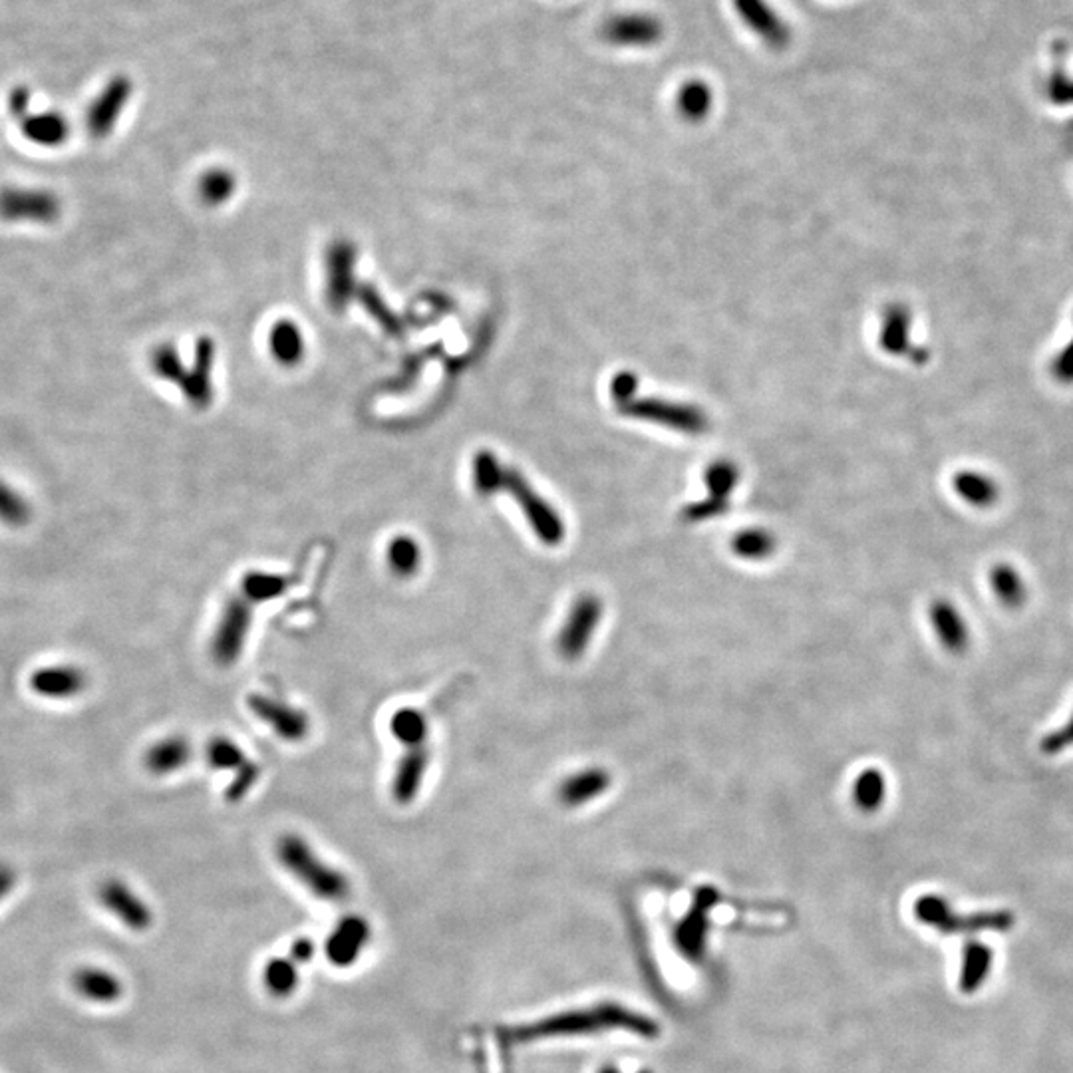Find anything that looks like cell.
Here are the masks:
<instances>
[{"label":"cell","instance_id":"1","mask_svg":"<svg viewBox=\"0 0 1073 1073\" xmlns=\"http://www.w3.org/2000/svg\"><path fill=\"white\" fill-rule=\"evenodd\" d=\"M473 485L481 495L507 491L521 507L535 537L557 547L565 539V523L557 509L543 499L533 485L513 467H505L491 452H479L473 460Z\"/></svg>","mask_w":1073,"mask_h":1073},{"label":"cell","instance_id":"2","mask_svg":"<svg viewBox=\"0 0 1073 1073\" xmlns=\"http://www.w3.org/2000/svg\"><path fill=\"white\" fill-rule=\"evenodd\" d=\"M277 857L291 875H295L308 891L322 901L338 903L348 897V879L340 871L322 863L312 847H308L307 841L299 835L281 837L277 843Z\"/></svg>","mask_w":1073,"mask_h":1073},{"label":"cell","instance_id":"3","mask_svg":"<svg viewBox=\"0 0 1073 1073\" xmlns=\"http://www.w3.org/2000/svg\"><path fill=\"white\" fill-rule=\"evenodd\" d=\"M616 408L630 418L662 424L666 428L686 432V434H702L708 428V418L702 410L688 406V404H676L660 398H638L632 396Z\"/></svg>","mask_w":1073,"mask_h":1073},{"label":"cell","instance_id":"4","mask_svg":"<svg viewBox=\"0 0 1073 1073\" xmlns=\"http://www.w3.org/2000/svg\"><path fill=\"white\" fill-rule=\"evenodd\" d=\"M251 622V603L243 595H235L225 603L211 640V656L219 666H233L239 660L251 630Z\"/></svg>","mask_w":1073,"mask_h":1073},{"label":"cell","instance_id":"5","mask_svg":"<svg viewBox=\"0 0 1073 1073\" xmlns=\"http://www.w3.org/2000/svg\"><path fill=\"white\" fill-rule=\"evenodd\" d=\"M603 613H605V607H603V601L597 597V595H581L571 613L567 616L561 632H559V638H557V648H559V654L565 658V660H577L581 658L587 648H589V642L597 630V626L601 624L603 620Z\"/></svg>","mask_w":1073,"mask_h":1073},{"label":"cell","instance_id":"6","mask_svg":"<svg viewBox=\"0 0 1073 1073\" xmlns=\"http://www.w3.org/2000/svg\"><path fill=\"white\" fill-rule=\"evenodd\" d=\"M917 917L926 924H932L936 928H940L942 932H972V930H982V928H998V930H1004L1008 926H1012L1014 917L1012 913H978V915H966V917H960L956 913H952L950 905L946 901H942L940 897L936 895H926L922 897L917 907Z\"/></svg>","mask_w":1073,"mask_h":1073},{"label":"cell","instance_id":"7","mask_svg":"<svg viewBox=\"0 0 1073 1073\" xmlns=\"http://www.w3.org/2000/svg\"><path fill=\"white\" fill-rule=\"evenodd\" d=\"M601 34L618 48H650L664 36V24L650 12H620L605 20Z\"/></svg>","mask_w":1073,"mask_h":1073},{"label":"cell","instance_id":"8","mask_svg":"<svg viewBox=\"0 0 1073 1073\" xmlns=\"http://www.w3.org/2000/svg\"><path fill=\"white\" fill-rule=\"evenodd\" d=\"M249 708L263 724H267L285 742L297 744V742H303L308 736V730H310L308 716L297 706H291L283 700L269 698V696H251Z\"/></svg>","mask_w":1073,"mask_h":1073},{"label":"cell","instance_id":"9","mask_svg":"<svg viewBox=\"0 0 1073 1073\" xmlns=\"http://www.w3.org/2000/svg\"><path fill=\"white\" fill-rule=\"evenodd\" d=\"M742 22L773 50H781L791 42V26L767 0H732Z\"/></svg>","mask_w":1073,"mask_h":1073},{"label":"cell","instance_id":"10","mask_svg":"<svg viewBox=\"0 0 1073 1073\" xmlns=\"http://www.w3.org/2000/svg\"><path fill=\"white\" fill-rule=\"evenodd\" d=\"M34 694L48 700H70L80 696L88 686V676L74 664H54L38 668L28 680Z\"/></svg>","mask_w":1073,"mask_h":1073},{"label":"cell","instance_id":"11","mask_svg":"<svg viewBox=\"0 0 1073 1073\" xmlns=\"http://www.w3.org/2000/svg\"><path fill=\"white\" fill-rule=\"evenodd\" d=\"M98 899L116 919L122 920L134 930H144L152 922V913L146 903L124 881L108 879L106 883H102Z\"/></svg>","mask_w":1073,"mask_h":1073},{"label":"cell","instance_id":"12","mask_svg":"<svg viewBox=\"0 0 1073 1073\" xmlns=\"http://www.w3.org/2000/svg\"><path fill=\"white\" fill-rule=\"evenodd\" d=\"M354 259L356 249L354 245L346 241H338L330 245L326 255V269H328V287H326V299L330 307L344 308L354 293Z\"/></svg>","mask_w":1073,"mask_h":1073},{"label":"cell","instance_id":"13","mask_svg":"<svg viewBox=\"0 0 1073 1073\" xmlns=\"http://www.w3.org/2000/svg\"><path fill=\"white\" fill-rule=\"evenodd\" d=\"M611 773L605 767H587L565 781L557 789V797L565 807H581L601 797L611 787Z\"/></svg>","mask_w":1073,"mask_h":1073},{"label":"cell","instance_id":"14","mask_svg":"<svg viewBox=\"0 0 1073 1073\" xmlns=\"http://www.w3.org/2000/svg\"><path fill=\"white\" fill-rule=\"evenodd\" d=\"M428 766H430V750L426 748V744L408 750V754L398 764L394 783H392V795L398 803L408 805L420 793Z\"/></svg>","mask_w":1073,"mask_h":1073},{"label":"cell","instance_id":"15","mask_svg":"<svg viewBox=\"0 0 1073 1073\" xmlns=\"http://www.w3.org/2000/svg\"><path fill=\"white\" fill-rule=\"evenodd\" d=\"M213 356H215V344L209 338H201L195 348V366L191 372H187L181 388L185 396L195 404L205 408L213 398L211 388V368H213Z\"/></svg>","mask_w":1073,"mask_h":1073},{"label":"cell","instance_id":"16","mask_svg":"<svg viewBox=\"0 0 1073 1073\" xmlns=\"http://www.w3.org/2000/svg\"><path fill=\"white\" fill-rule=\"evenodd\" d=\"M930 620L934 624V630L942 642V646L954 654H960L966 650L970 632L966 626V620L962 614L956 611V607L948 601H934L930 607Z\"/></svg>","mask_w":1073,"mask_h":1073},{"label":"cell","instance_id":"17","mask_svg":"<svg viewBox=\"0 0 1073 1073\" xmlns=\"http://www.w3.org/2000/svg\"><path fill=\"white\" fill-rule=\"evenodd\" d=\"M76 992L90 1002L110 1004L122 996V982L102 968H80L74 974Z\"/></svg>","mask_w":1073,"mask_h":1073},{"label":"cell","instance_id":"18","mask_svg":"<svg viewBox=\"0 0 1073 1073\" xmlns=\"http://www.w3.org/2000/svg\"><path fill=\"white\" fill-rule=\"evenodd\" d=\"M191 760V744L181 736H169L154 744L146 756L144 766L154 775H169L187 766Z\"/></svg>","mask_w":1073,"mask_h":1073},{"label":"cell","instance_id":"19","mask_svg":"<svg viewBox=\"0 0 1073 1073\" xmlns=\"http://www.w3.org/2000/svg\"><path fill=\"white\" fill-rule=\"evenodd\" d=\"M271 352L277 362L285 366H295L305 354V340L299 326L291 320H281L273 326L269 336Z\"/></svg>","mask_w":1073,"mask_h":1073},{"label":"cell","instance_id":"20","mask_svg":"<svg viewBox=\"0 0 1073 1073\" xmlns=\"http://www.w3.org/2000/svg\"><path fill=\"white\" fill-rule=\"evenodd\" d=\"M289 585H291V579L285 575L251 571L241 581V595L249 603H269L285 595Z\"/></svg>","mask_w":1073,"mask_h":1073},{"label":"cell","instance_id":"21","mask_svg":"<svg viewBox=\"0 0 1073 1073\" xmlns=\"http://www.w3.org/2000/svg\"><path fill=\"white\" fill-rule=\"evenodd\" d=\"M368 926L362 919H346L330 938V954L336 964H348L362 948Z\"/></svg>","mask_w":1073,"mask_h":1073},{"label":"cell","instance_id":"22","mask_svg":"<svg viewBox=\"0 0 1073 1073\" xmlns=\"http://www.w3.org/2000/svg\"><path fill=\"white\" fill-rule=\"evenodd\" d=\"M954 491L974 507H990L998 499V485L978 471L956 473Z\"/></svg>","mask_w":1073,"mask_h":1073},{"label":"cell","instance_id":"23","mask_svg":"<svg viewBox=\"0 0 1073 1073\" xmlns=\"http://www.w3.org/2000/svg\"><path fill=\"white\" fill-rule=\"evenodd\" d=\"M712 102H714L712 88L702 80L684 82L680 92H678V96H676L678 112L688 122H702L710 114Z\"/></svg>","mask_w":1073,"mask_h":1073},{"label":"cell","instance_id":"24","mask_svg":"<svg viewBox=\"0 0 1073 1073\" xmlns=\"http://www.w3.org/2000/svg\"><path fill=\"white\" fill-rule=\"evenodd\" d=\"M911 316L905 307L887 308L881 328V346L889 354H905L909 348Z\"/></svg>","mask_w":1073,"mask_h":1073},{"label":"cell","instance_id":"25","mask_svg":"<svg viewBox=\"0 0 1073 1073\" xmlns=\"http://www.w3.org/2000/svg\"><path fill=\"white\" fill-rule=\"evenodd\" d=\"M386 559H388V567H390V571L394 575L412 577L420 569L422 551H420V545L412 537L398 535L388 543Z\"/></svg>","mask_w":1073,"mask_h":1073},{"label":"cell","instance_id":"26","mask_svg":"<svg viewBox=\"0 0 1073 1073\" xmlns=\"http://www.w3.org/2000/svg\"><path fill=\"white\" fill-rule=\"evenodd\" d=\"M390 730L394 734V738L408 746V748H416V746H424L426 744V738H428V722H426V716L416 710V708H402L398 710L394 716H392V722H390Z\"/></svg>","mask_w":1073,"mask_h":1073},{"label":"cell","instance_id":"27","mask_svg":"<svg viewBox=\"0 0 1073 1073\" xmlns=\"http://www.w3.org/2000/svg\"><path fill=\"white\" fill-rule=\"evenodd\" d=\"M885 797H887V779H885L883 771H879L877 767L865 769L857 777L855 787H853V799H855L857 807L861 811L873 813V811L881 809Z\"/></svg>","mask_w":1073,"mask_h":1073},{"label":"cell","instance_id":"28","mask_svg":"<svg viewBox=\"0 0 1073 1073\" xmlns=\"http://www.w3.org/2000/svg\"><path fill=\"white\" fill-rule=\"evenodd\" d=\"M732 551L746 561H762L775 551V537L766 529H746L734 537Z\"/></svg>","mask_w":1073,"mask_h":1073},{"label":"cell","instance_id":"29","mask_svg":"<svg viewBox=\"0 0 1073 1073\" xmlns=\"http://www.w3.org/2000/svg\"><path fill=\"white\" fill-rule=\"evenodd\" d=\"M990 585L996 597L1008 607H1018L1024 601L1026 587L1016 569L1006 563H1000L990 571Z\"/></svg>","mask_w":1073,"mask_h":1073},{"label":"cell","instance_id":"30","mask_svg":"<svg viewBox=\"0 0 1073 1073\" xmlns=\"http://www.w3.org/2000/svg\"><path fill=\"white\" fill-rule=\"evenodd\" d=\"M235 193V175L227 169H211L199 181V195L207 205H221Z\"/></svg>","mask_w":1073,"mask_h":1073},{"label":"cell","instance_id":"31","mask_svg":"<svg viewBox=\"0 0 1073 1073\" xmlns=\"http://www.w3.org/2000/svg\"><path fill=\"white\" fill-rule=\"evenodd\" d=\"M738 467L730 461H718V463H712L708 469H706V487L710 491V497L712 499H720V501H728V495L732 493V489L736 487L738 483Z\"/></svg>","mask_w":1073,"mask_h":1073},{"label":"cell","instance_id":"32","mask_svg":"<svg viewBox=\"0 0 1073 1073\" xmlns=\"http://www.w3.org/2000/svg\"><path fill=\"white\" fill-rule=\"evenodd\" d=\"M207 762L213 769H239L245 766L249 760L245 758L243 750L229 738H213L207 744Z\"/></svg>","mask_w":1073,"mask_h":1073},{"label":"cell","instance_id":"33","mask_svg":"<svg viewBox=\"0 0 1073 1073\" xmlns=\"http://www.w3.org/2000/svg\"><path fill=\"white\" fill-rule=\"evenodd\" d=\"M968 952L964 956V972H962V986L964 990H972L982 984L988 968H990V952L982 944H968Z\"/></svg>","mask_w":1073,"mask_h":1073},{"label":"cell","instance_id":"34","mask_svg":"<svg viewBox=\"0 0 1073 1073\" xmlns=\"http://www.w3.org/2000/svg\"><path fill=\"white\" fill-rule=\"evenodd\" d=\"M30 519L28 503L12 491L8 485L0 483V521L10 527H22Z\"/></svg>","mask_w":1073,"mask_h":1073},{"label":"cell","instance_id":"35","mask_svg":"<svg viewBox=\"0 0 1073 1073\" xmlns=\"http://www.w3.org/2000/svg\"><path fill=\"white\" fill-rule=\"evenodd\" d=\"M259 775H261V773H259V767H257V764H253V762H247L245 766L239 767V769L235 771V775H233L229 787H227L225 797H227L229 801H239V799H243V797L251 791V787L255 785V781L259 779Z\"/></svg>","mask_w":1073,"mask_h":1073},{"label":"cell","instance_id":"36","mask_svg":"<svg viewBox=\"0 0 1073 1073\" xmlns=\"http://www.w3.org/2000/svg\"><path fill=\"white\" fill-rule=\"evenodd\" d=\"M358 293H360L362 303H364L366 308L378 318V322H380L388 332H398V330H400V322H398V318L386 308V305L378 299V295H376L372 289H366V287H364V289H360Z\"/></svg>","mask_w":1073,"mask_h":1073},{"label":"cell","instance_id":"37","mask_svg":"<svg viewBox=\"0 0 1073 1073\" xmlns=\"http://www.w3.org/2000/svg\"><path fill=\"white\" fill-rule=\"evenodd\" d=\"M1073 746V716L1058 730L1050 732L1048 736L1042 738L1040 742V750L1046 754V756H1058L1062 754L1064 750L1072 748Z\"/></svg>","mask_w":1073,"mask_h":1073},{"label":"cell","instance_id":"38","mask_svg":"<svg viewBox=\"0 0 1073 1073\" xmlns=\"http://www.w3.org/2000/svg\"><path fill=\"white\" fill-rule=\"evenodd\" d=\"M728 507V501H720V499H704V501H698L694 505H688L684 509V519L686 521H692V523H698V521H706V519H712L716 515H720L722 511H726Z\"/></svg>","mask_w":1073,"mask_h":1073},{"label":"cell","instance_id":"39","mask_svg":"<svg viewBox=\"0 0 1073 1073\" xmlns=\"http://www.w3.org/2000/svg\"><path fill=\"white\" fill-rule=\"evenodd\" d=\"M297 974L287 962H275L267 970V982L275 992H287L293 988Z\"/></svg>","mask_w":1073,"mask_h":1073},{"label":"cell","instance_id":"40","mask_svg":"<svg viewBox=\"0 0 1073 1073\" xmlns=\"http://www.w3.org/2000/svg\"><path fill=\"white\" fill-rule=\"evenodd\" d=\"M636 378L634 374L630 372H620L616 374L611 382V394H613L614 404H620L632 396H636Z\"/></svg>","mask_w":1073,"mask_h":1073},{"label":"cell","instance_id":"41","mask_svg":"<svg viewBox=\"0 0 1073 1073\" xmlns=\"http://www.w3.org/2000/svg\"><path fill=\"white\" fill-rule=\"evenodd\" d=\"M1048 92L1056 104H1062V106L1073 104V82L1062 74H1054V78L1050 80Z\"/></svg>","mask_w":1073,"mask_h":1073},{"label":"cell","instance_id":"42","mask_svg":"<svg viewBox=\"0 0 1073 1073\" xmlns=\"http://www.w3.org/2000/svg\"><path fill=\"white\" fill-rule=\"evenodd\" d=\"M1054 376L1060 380V382H1066V384H1072L1073 382V336L1070 340V344L1062 350V354L1056 358L1054 362Z\"/></svg>","mask_w":1073,"mask_h":1073},{"label":"cell","instance_id":"43","mask_svg":"<svg viewBox=\"0 0 1073 1073\" xmlns=\"http://www.w3.org/2000/svg\"><path fill=\"white\" fill-rule=\"evenodd\" d=\"M16 879H18V875H16L14 867L8 865V863H0V901L6 899L14 891Z\"/></svg>","mask_w":1073,"mask_h":1073}]
</instances>
